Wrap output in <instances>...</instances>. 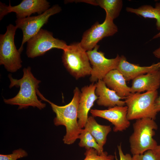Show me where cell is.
<instances>
[{
  "label": "cell",
  "instance_id": "obj_1",
  "mask_svg": "<svg viewBox=\"0 0 160 160\" xmlns=\"http://www.w3.org/2000/svg\"><path fill=\"white\" fill-rule=\"evenodd\" d=\"M81 92L77 87L73 91L74 95L70 102L64 106L55 104L46 99L39 90L37 94L42 100L49 103L56 116L53 120L56 126L63 125L66 128V133L64 136L63 141L67 145L73 143L78 139L82 129L79 126L78 118V108Z\"/></svg>",
  "mask_w": 160,
  "mask_h": 160
},
{
  "label": "cell",
  "instance_id": "obj_2",
  "mask_svg": "<svg viewBox=\"0 0 160 160\" xmlns=\"http://www.w3.org/2000/svg\"><path fill=\"white\" fill-rule=\"evenodd\" d=\"M23 72V76L19 79L13 78L11 74L8 75L10 88L15 87H19L20 89L15 96L10 99H4V102L8 104L18 105L19 109L27 108L30 106L40 110L44 109L46 104L42 103L37 96V92L41 81L33 75L30 67L24 68Z\"/></svg>",
  "mask_w": 160,
  "mask_h": 160
},
{
  "label": "cell",
  "instance_id": "obj_3",
  "mask_svg": "<svg viewBox=\"0 0 160 160\" xmlns=\"http://www.w3.org/2000/svg\"><path fill=\"white\" fill-rule=\"evenodd\" d=\"M157 128L153 119L146 118L136 120L133 124V132L129 138L130 151L133 155L142 154L155 148L158 145L153 137Z\"/></svg>",
  "mask_w": 160,
  "mask_h": 160
},
{
  "label": "cell",
  "instance_id": "obj_4",
  "mask_svg": "<svg viewBox=\"0 0 160 160\" xmlns=\"http://www.w3.org/2000/svg\"><path fill=\"white\" fill-rule=\"evenodd\" d=\"M157 97V90L143 93H131L125 101L127 107L128 120L146 118L154 120L157 113L155 107V101Z\"/></svg>",
  "mask_w": 160,
  "mask_h": 160
},
{
  "label": "cell",
  "instance_id": "obj_5",
  "mask_svg": "<svg viewBox=\"0 0 160 160\" xmlns=\"http://www.w3.org/2000/svg\"><path fill=\"white\" fill-rule=\"evenodd\" d=\"M62 56L63 65L68 72L76 79L90 75L92 68L87 51L79 42L68 45Z\"/></svg>",
  "mask_w": 160,
  "mask_h": 160
},
{
  "label": "cell",
  "instance_id": "obj_6",
  "mask_svg": "<svg viewBox=\"0 0 160 160\" xmlns=\"http://www.w3.org/2000/svg\"><path fill=\"white\" fill-rule=\"evenodd\" d=\"M17 29L15 26L10 24L7 27L5 33L0 35V65L11 73L17 71L22 66L21 53L14 42Z\"/></svg>",
  "mask_w": 160,
  "mask_h": 160
},
{
  "label": "cell",
  "instance_id": "obj_7",
  "mask_svg": "<svg viewBox=\"0 0 160 160\" xmlns=\"http://www.w3.org/2000/svg\"><path fill=\"white\" fill-rule=\"evenodd\" d=\"M67 46L65 41L54 38L52 32L41 29L27 41L26 54L28 57L33 58L54 48L63 50Z\"/></svg>",
  "mask_w": 160,
  "mask_h": 160
},
{
  "label": "cell",
  "instance_id": "obj_8",
  "mask_svg": "<svg viewBox=\"0 0 160 160\" xmlns=\"http://www.w3.org/2000/svg\"><path fill=\"white\" fill-rule=\"evenodd\" d=\"M61 10V7L56 4L38 15L17 19L15 21V26L17 28L22 30L23 34L21 44L18 49L21 53L23 49L24 44L37 34L41 27L47 23L50 16L59 13Z\"/></svg>",
  "mask_w": 160,
  "mask_h": 160
},
{
  "label": "cell",
  "instance_id": "obj_9",
  "mask_svg": "<svg viewBox=\"0 0 160 160\" xmlns=\"http://www.w3.org/2000/svg\"><path fill=\"white\" fill-rule=\"evenodd\" d=\"M113 20L106 15L104 21L102 23H95L83 33L80 44L86 51L93 49L103 38L114 35L118 31Z\"/></svg>",
  "mask_w": 160,
  "mask_h": 160
},
{
  "label": "cell",
  "instance_id": "obj_10",
  "mask_svg": "<svg viewBox=\"0 0 160 160\" xmlns=\"http://www.w3.org/2000/svg\"><path fill=\"white\" fill-rule=\"evenodd\" d=\"M99 47L97 45L92 50L87 51L92 65L90 80L92 83L103 80L109 72L116 69L120 59L119 55L114 58H106L103 52L98 51Z\"/></svg>",
  "mask_w": 160,
  "mask_h": 160
},
{
  "label": "cell",
  "instance_id": "obj_11",
  "mask_svg": "<svg viewBox=\"0 0 160 160\" xmlns=\"http://www.w3.org/2000/svg\"><path fill=\"white\" fill-rule=\"evenodd\" d=\"M49 4L46 0H23L18 5L12 6L10 1L8 6L0 2V20L11 12L15 13L17 19L30 16L36 13L40 15L49 8Z\"/></svg>",
  "mask_w": 160,
  "mask_h": 160
},
{
  "label": "cell",
  "instance_id": "obj_12",
  "mask_svg": "<svg viewBox=\"0 0 160 160\" xmlns=\"http://www.w3.org/2000/svg\"><path fill=\"white\" fill-rule=\"evenodd\" d=\"M93 117H99L106 119L113 125V131L116 132L126 130L130 123L127 118V107L126 106H116L105 110L91 109Z\"/></svg>",
  "mask_w": 160,
  "mask_h": 160
},
{
  "label": "cell",
  "instance_id": "obj_13",
  "mask_svg": "<svg viewBox=\"0 0 160 160\" xmlns=\"http://www.w3.org/2000/svg\"><path fill=\"white\" fill-rule=\"evenodd\" d=\"M96 84L92 83L81 89L78 108V123L81 129L84 128L88 119V113L97 99L95 90Z\"/></svg>",
  "mask_w": 160,
  "mask_h": 160
},
{
  "label": "cell",
  "instance_id": "obj_14",
  "mask_svg": "<svg viewBox=\"0 0 160 160\" xmlns=\"http://www.w3.org/2000/svg\"><path fill=\"white\" fill-rule=\"evenodd\" d=\"M160 86V69L139 76L133 80L131 93L157 90Z\"/></svg>",
  "mask_w": 160,
  "mask_h": 160
},
{
  "label": "cell",
  "instance_id": "obj_15",
  "mask_svg": "<svg viewBox=\"0 0 160 160\" xmlns=\"http://www.w3.org/2000/svg\"><path fill=\"white\" fill-rule=\"evenodd\" d=\"M116 69L123 75L126 81H129L139 76L160 69V62L150 66H141L129 63L125 57L121 56Z\"/></svg>",
  "mask_w": 160,
  "mask_h": 160
},
{
  "label": "cell",
  "instance_id": "obj_16",
  "mask_svg": "<svg viewBox=\"0 0 160 160\" xmlns=\"http://www.w3.org/2000/svg\"><path fill=\"white\" fill-rule=\"evenodd\" d=\"M95 93L98 97L97 104L110 108L116 106H124V98L119 96L114 91L108 88L103 80H99L96 84Z\"/></svg>",
  "mask_w": 160,
  "mask_h": 160
},
{
  "label": "cell",
  "instance_id": "obj_17",
  "mask_svg": "<svg viewBox=\"0 0 160 160\" xmlns=\"http://www.w3.org/2000/svg\"><path fill=\"white\" fill-rule=\"evenodd\" d=\"M103 80L106 86L114 91L120 97L125 99L131 93L130 87L127 86L123 75L117 69L109 72Z\"/></svg>",
  "mask_w": 160,
  "mask_h": 160
},
{
  "label": "cell",
  "instance_id": "obj_18",
  "mask_svg": "<svg viewBox=\"0 0 160 160\" xmlns=\"http://www.w3.org/2000/svg\"><path fill=\"white\" fill-rule=\"evenodd\" d=\"M84 129L89 131L102 148L105 144L108 134L111 131L110 125L100 124L97 123L94 117H88Z\"/></svg>",
  "mask_w": 160,
  "mask_h": 160
},
{
  "label": "cell",
  "instance_id": "obj_19",
  "mask_svg": "<svg viewBox=\"0 0 160 160\" xmlns=\"http://www.w3.org/2000/svg\"><path fill=\"white\" fill-rule=\"evenodd\" d=\"M71 2H84L99 6L104 9L106 15L113 20L119 16L123 6L121 0H81L71 1Z\"/></svg>",
  "mask_w": 160,
  "mask_h": 160
},
{
  "label": "cell",
  "instance_id": "obj_20",
  "mask_svg": "<svg viewBox=\"0 0 160 160\" xmlns=\"http://www.w3.org/2000/svg\"><path fill=\"white\" fill-rule=\"evenodd\" d=\"M126 10L145 18L156 19V28L160 30V3H156L155 7L149 5H144L137 8L127 7Z\"/></svg>",
  "mask_w": 160,
  "mask_h": 160
},
{
  "label": "cell",
  "instance_id": "obj_21",
  "mask_svg": "<svg viewBox=\"0 0 160 160\" xmlns=\"http://www.w3.org/2000/svg\"><path fill=\"white\" fill-rule=\"evenodd\" d=\"M78 139H80L79 146L84 147L86 149L93 148L96 150L100 155L108 153L103 151V148H101L97 143L90 133L85 129H82Z\"/></svg>",
  "mask_w": 160,
  "mask_h": 160
},
{
  "label": "cell",
  "instance_id": "obj_22",
  "mask_svg": "<svg viewBox=\"0 0 160 160\" xmlns=\"http://www.w3.org/2000/svg\"><path fill=\"white\" fill-rule=\"evenodd\" d=\"M84 155L85 157L84 160H114L115 158V156L108 155V153L100 155L93 148L86 149Z\"/></svg>",
  "mask_w": 160,
  "mask_h": 160
},
{
  "label": "cell",
  "instance_id": "obj_23",
  "mask_svg": "<svg viewBox=\"0 0 160 160\" xmlns=\"http://www.w3.org/2000/svg\"><path fill=\"white\" fill-rule=\"evenodd\" d=\"M27 153L24 150L19 148L14 150L12 153L9 154L0 155V160H17L28 156Z\"/></svg>",
  "mask_w": 160,
  "mask_h": 160
},
{
  "label": "cell",
  "instance_id": "obj_24",
  "mask_svg": "<svg viewBox=\"0 0 160 160\" xmlns=\"http://www.w3.org/2000/svg\"><path fill=\"white\" fill-rule=\"evenodd\" d=\"M132 160H160V156L153 150H149L142 154L133 155Z\"/></svg>",
  "mask_w": 160,
  "mask_h": 160
},
{
  "label": "cell",
  "instance_id": "obj_25",
  "mask_svg": "<svg viewBox=\"0 0 160 160\" xmlns=\"http://www.w3.org/2000/svg\"><path fill=\"white\" fill-rule=\"evenodd\" d=\"M117 148L119 156V159H118L117 157L116 152H115V158L116 160H132V157L129 153L124 154L122 151L121 144L118 145Z\"/></svg>",
  "mask_w": 160,
  "mask_h": 160
},
{
  "label": "cell",
  "instance_id": "obj_26",
  "mask_svg": "<svg viewBox=\"0 0 160 160\" xmlns=\"http://www.w3.org/2000/svg\"><path fill=\"white\" fill-rule=\"evenodd\" d=\"M155 107L157 113L160 111V95L157 97L155 101Z\"/></svg>",
  "mask_w": 160,
  "mask_h": 160
},
{
  "label": "cell",
  "instance_id": "obj_27",
  "mask_svg": "<svg viewBox=\"0 0 160 160\" xmlns=\"http://www.w3.org/2000/svg\"><path fill=\"white\" fill-rule=\"evenodd\" d=\"M153 150L157 154L160 156V145H158Z\"/></svg>",
  "mask_w": 160,
  "mask_h": 160
},
{
  "label": "cell",
  "instance_id": "obj_28",
  "mask_svg": "<svg viewBox=\"0 0 160 160\" xmlns=\"http://www.w3.org/2000/svg\"><path fill=\"white\" fill-rule=\"evenodd\" d=\"M160 38V32L155 35L153 38L152 39H154L158 38ZM159 49H160V46L158 48Z\"/></svg>",
  "mask_w": 160,
  "mask_h": 160
}]
</instances>
